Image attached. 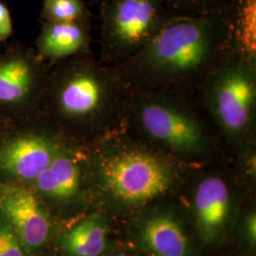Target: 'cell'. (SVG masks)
Listing matches in <instances>:
<instances>
[{
    "label": "cell",
    "instance_id": "obj_1",
    "mask_svg": "<svg viewBox=\"0 0 256 256\" xmlns=\"http://www.w3.org/2000/svg\"><path fill=\"white\" fill-rule=\"evenodd\" d=\"M234 48L226 10L174 16L136 54L111 66L130 90L196 96L206 75Z\"/></svg>",
    "mask_w": 256,
    "mask_h": 256
},
{
    "label": "cell",
    "instance_id": "obj_2",
    "mask_svg": "<svg viewBox=\"0 0 256 256\" xmlns=\"http://www.w3.org/2000/svg\"><path fill=\"white\" fill-rule=\"evenodd\" d=\"M130 88L93 52L50 66L40 115L70 140L93 142L122 124Z\"/></svg>",
    "mask_w": 256,
    "mask_h": 256
},
{
    "label": "cell",
    "instance_id": "obj_3",
    "mask_svg": "<svg viewBox=\"0 0 256 256\" xmlns=\"http://www.w3.org/2000/svg\"><path fill=\"white\" fill-rule=\"evenodd\" d=\"M135 135L124 122L94 140L88 153L90 178L117 202H152L182 176L180 160Z\"/></svg>",
    "mask_w": 256,
    "mask_h": 256
},
{
    "label": "cell",
    "instance_id": "obj_4",
    "mask_svg": "<svg viewBox=\"0 0 256 256\" xmlns=\"http://www.w3.org/2000/svg\"><path fill=\"white\" fill-rule=\"evenodd\" d=\"M122 122L178 160L209 155L220 136L196 96L178 93L130 90Z\"/></svg>",
    "mask_w": 256,
    "mask_h": 256
},
{
    "label": "cell",
    "instance_id": "obj_5",
    "mask_svg": "<svg viewBox=\"0 0 256 256\" xmlns=\"http://www.w3.org/2000/svg\"><path fill=\"white\" fill-rule=\"evenodd\" d=\"M196 98L220 138L243 154L252 149L256 128V56L234 48L206 75Z\"/></svg>",
    "mask_w": 256,
    "mask_h": 256
},
{
    "label": "cell",
    "instance_id": "obj_6",
    "mask_svg": "<svg viewBox=\"0 0 256 256\" xmlns=\"http://www.w3.org/2000/svg\"><path fill=\"white\" fill-rule=\"evenodd\" d=\"M99 59L117 66L136 54L176 16L164 0H102Z\"/></svg>",
    "mask_w": 256,
    "mask_h": 256
},
{
    "label": "cell",
    "instance_id": "obj_7",
    "mask_svg": "<svg viewBox=\"0 0 256 256\" xmlns=\"http://www.w3.org/2000/svg\"><path fill=\"white\" fill-rule=\"evenodd\" d=\"M68 138L39 115L0 133V180L30 186Z\"/></svg>",
    "mask_w": 256,
    "mask_h": 256
},
{
    "label": "cell",
    "instance_id": "obj_8",
    "mask_svg": "<svg viewBox=\"0 0 256 256\" xmlns=\"http://www.w3.org/2000/svg\"><path fill=\"white\" fill-rule=\"evenodd\" d=\"M52 64L34 48L14 42L0 52V113L12 122L40 115Z\"/></svg>",
    "mask_w": 256,
    "mask_h": 256
},
{
    "label": "cell",
    "instance_id": "obj_9",
    "mask_svg": "<svg viewBox=\"0 0 256 256\" xmlns=\"http://www.w3.org/2000/svg\"><path fill=\"white\" fill-rule=\"evenodd\" d=\"M0 212L25 247L36 250L46 243L50 220L30 186L0 180Z\"/></svg>",
    "mask_w": 256,
    "mask_h": 256
},
{
    "label": "cell",
    "instance_id": "obj_10",
    "mask_svg": "<svg viewBox=\"0 0 256 256\" xmlns=\"http://www.w3.org/2000/svg\"><path fill=\"white\" fill-rule=\"evenodd\" d=\"M88 178V152L68 140L30 187L48 198L66 200L77 196Z\"/></svg>",
    "mask_w": 256,
    "mask_h": 256
},
{
    "label": "cell",
    "instance_id": "obj_11",
    "mask_svg": "<svg viewBox=\"0 0 256 256\" xmlns=\"http://www.w3.org/2000/svg\"><path fill=\"white\" fill-rule=\"evenodd\" d=\"M232 194L228 180L221 174L198 178L194 192V216L198 236L205 245L222 238L228 224Z\"/></svg>",
    "mask_w": 256,
    "mask_h": 256
},
{
    "label": "cell",
    "instance_id": "obj_12",
    "mask_svg": "<svg viewBox=\"0 0 256 256\" xmlns=\"http://www.w3.org/2000/svg\"><path fill=\"white\" fill-rule=\"evenodd\" d=\"M92 43L90 21L43 22L34 48L43 61L54 64L92 52Z\"/></svg>",
    "mask_w": 256,
    "mask_h": 256
},
{
    "label": "cell",
    "instance_id": "obj_13",
    "mask_svg": "<svg viewBox=\"0 0 256 256\" xmlns=\"http://www.w3.org/2000/svg\"><path fill=\"white\" fill-rule=\"evenodd\" d=\"M142 245L152 256H189L190 240L182 223L173 214L158 210L150 214L140 228Z\"/></svg>",
    "mask_w": 256,
    "mask_h": 256
},
{
    "label": "cell",
    "instance_id": "obj_14",
    "mask_svg": "<svg viewBox=\"0 0 256 256\" xmlns=\"http://www.w3.org/2000/svg\"><path fill=\"white\" fill-rule=\"evenodd\" d=\"M108 245V228L100 216L92 214L68 230L63 246L70 256H101Z\"/></svg>",
    "mask_w": 256,
    "mask_h": 256
},
{
    "label": "cell",
    "instance_id": "obj_15",
    "mask_svg": "<svg viewBox=\"0 0 256 256\" xmlns=\"http://www.w3.org/2000/svg\"><path fill=\"white\" fill-rule=\"evenodd\" d=\"M43 22L90 21L84 0H43Z\"/></svg>",
    "mask_w": 256,
    "mask_h": 256
},
{
    "label": "cell",
    "instance_id": "obj_16",
    "mask_svg": "<svg viewBox=\"0 0 256 256\" xmlns=\"http://www.w3.org/2000/svg\"><path fill=\"white\" fill-rule=\"evenodd\" d=\"M232 0H164L176 16H205L224 12Z\"/></svg>",
    "mask_w": 256,
    "mask_h": 256
},
{
    "label": "cell",
    "instance_id": "obj_17",
    "mask_svg": "<svg viewBox=\"0 0 256 256\" xmlns=\"http://www.w3.org/2000/svg\"><path fill=\"white\" fill-rule=\"evenodd\" d=\"M24 244L7 223H0V256H26Z\"/></svg>",
    "mask_w": 256,
    "mask_h": 256
},
{
    "label": "cell",
    "instance_id": "obj_18",
    "mask_svg": "<svg viewBox=\"0 0 256 256\" xmlns=\"http://www.w3.org/2000/svg\"><path fill=\"white\" fill-rule=\"evenodd\" d=\"M14 32V24L9 9L0 2V42L9 40Z\"/></svg>",
    "mask_w": 256,
    "mask_h": 256
},
{
    "label": "cell",
    "instance_id": "obj_19",
    "mask_svg": "<svg viewBox=\"0 0 256 256\" xmlns=\"http://www.w3.org/2000/svg\"><path fill=\"white\" fill-rule=\"evenodd\" d=\"M245 236L250 247L256 248V216L252 212L248 216L245 221Z\"/></svg>",
    "mask_w": 256,
    "mask_h": 256
},
{
    "label": "cell",
    "instance_id": "obj_20",
    "mask_svg": "<svg viewBox=\"0 0 256 256\" xmlns=\"http://www.w3.org/2000/svg\"><path fill=\"white\" fill-rule=\"evenodd\" d=\"M12 124H14V122H12L10 120L7 119L6 117H4V116L0 113V133H2L6 128H9Z\"/></svg>",
    "mask_w": 256,
    "mask_h": 256
},
{
    "label": "cell",
    "instance_id": "obj_21",
    "mask_svg": "<svg viewBox=\"0 0 256 256\" xmlns=\"http://www.w3.org/2000/svg\"><path fill=\"white\" fill-rule=\"evenodd\" d=\"M130 256V254H124V252H119V254H113V256Z\"/></svg>",
    "mask_w": 256,
    "mask_h": 256
},
{
    "label": "cell",
    "instance_id": "obj_22",
    "mask_svg": "<svg viewBox=\"0 0 256 256\" xmlns=\"http://www.w3.org/2000/svg\"><path fill=\"white\" fill-rule=\"evenodd\" d=\"M92 1H100L101 2L102 0H92Z\"/></svg>",
    "mask_w": 256,
    "mask_h": 256
}]
</instances>
